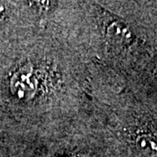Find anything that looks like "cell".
<instances>
[{
    "instance_id": "6da1fadb",
    "label": "cell",
    "mask_w": 157,
    "mask_h": 157,
    "mask_svg": "<svg viewBox=\"0 0 157 157\" xmlns=\"http://www.w3.org/2000/svg\"><path fill=\"white\" fill-rule=\"evenodd\" d=\"M32 70H22L17 73L11 79V89L13 93L21 98H29L35 92V81L33 80Z\"/></svg>"
},
{
    "instance_id": "7a4b0ae2",
    "label": "cell",
    "mask_w": 157,
    "mask_h": 157,
    "mask_svg": "<svg viewBox=\"0 0 157 157\" xmlns=\"http://www.w3.org/2000/svg\"><path fill=\"white\" fill-rule=\"evenodd\" d=\"M107 35L110 42L115 45H128L132 40L131 31L122 23L114 22L111 24L107 28Z\"/></svg>"
},
{
    "instance_id": "3957f363",
    "label": "cell",
    "mask_w": 157,
    "mask_h": 157,
    "mask_svg": "<svg viewBox=\"0 0 157 157\" xmlns=\"http://www.w3.org/2000/svg\"><path fill=\"white\" fill-rule=\"evenodd\" d=\"M136 146L140 150L145 152L147 154L156 153V140L153 135H140L136 139Z\"/></svg>"
},
{
    "instance_id": "277c9868",
    "label": "cell",
    "mask_w": 157,
    "mask_h": 157,
    "mask_svg": "<svg viewBox=\"0 0 157 157\" xmlns=\"http://www.w3.org/2000/svg\"><path fill=\"white\" fill-rule=\"evenodd\" d=\"M59 157H85V156L78 155H64V156H59Z\"/></svg>"
}]
</instances>
